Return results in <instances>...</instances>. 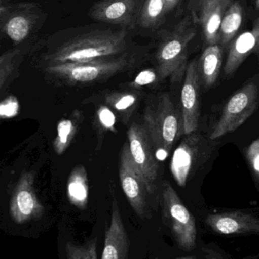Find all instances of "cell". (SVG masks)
I'll use <instances>...</instances> for the list:
<instances>
[{
	"label": "cell",
	"instance_id": "obj_1",
	"mask_svg": "<svg viewBox=\"0 0 259 259\" xmlns=\"http://www.w3.org/2000/svg\"><path fill=\"white\" fill-rule=\"evenodd\" d=\"M132 33L103 23L59 30L44 41L46 50L40 56V64L44 68L120 56L135 48Z\"/></svg>",
	"mask_w": 259,
	"mask_h": 259
},
{
	"label": "cell",
	"instance_id": "obj_2",
	"mask_svg": "<svg viewBox=\"0 0 259 259\" xmlns=\"http://www.w3.org/2000/svg\"><path fill=\"white\" fill-rule=\"evenodd\" d=\"M143 57L140 48L112 57L101 58L87 62H68L44 67L49 75L71 84L92 83L109 78L135 66Z\"/></svg>",
	"mask_w": 259,
	"mask_h": 259
},
{
	"label": "cell",
	"instance_id": "obj_3",
	"mask_svg": "<svg viewBox=\"0 0 259 259\" xmlns=\"http://www.w3.org/2000/svg\"><path fill=\"white\" fill-rule=\"evenodd\" d=\"M143 124L150 136L158 160L168 156L181 131L183 134L182 114L179 115L170 95L166 93L146 108Z\"/></svg>",
	"mask_w": 259,
	"mask_h": 259
},
{
	"label": "cell",
	"instance_id": "obj_4",
	"mask_svg": "<svg viewBox=\"0 0 259 259\" xmlns=\"http://www.w3.org/2000/svg\"><path fill=\"white\" fill-rule=\"evenodd\" d=\"M196 27L189 17L182 20L173 31L164 35L155 54L157 71L160 78L180 81L187 71L188 47L196 36Z\"/></svg>",
	"mask_w": 259,
	"mask_h": 259
},
{
	"label": "cell",
	"instance_id": "obj_5",
	"mask_svg": "<svg viewBox=\"0 0 259 259\" xmlns=\"http://www.w3.org/2000/svg\"><path fill=\"white\" fill-rule=\"evenodd\" d=\"M48 14L36 3H0V33L20 46L31 42L47 21Z\"/></svg>",
	"mask_w": 259,
	"mask_h": 259
},
{
	"label": "cell",
	"instance_id": "obj_6",
	"mask_svg": "<svg viewBox=\"0 0 259 259\" xmlns=\"http://www.w3.org/2000/svg\"><path fill=\"white\" fill-rule=\"evenodd\" d=\"M258 104V86L255 82H249L227 102L210 139L217 140L238 129L253 115Z\"/></svg>",
	"mask_w": 259,
	"mask_h": 259
},
{
	"label": "cell",
	"instance_id": "obj_7",
	"mask_svg": "<svg viewBox=\"0 0 259 259\" xmlns=\"http://www.w3.org/2000/svg\"><path fill=\"white\" fill-rule=\"evenodd\" d=\"M185 136L174 151L170 163L172 175L182 187L205 164L211 152L209 141L203 135L194 132Z\"/></svg>",
	"mask_w": 259,
	"mask_h": 259
},
{
	"label": "cell",
	"instance_id": "obj_8",
	"mask_svg": "<svg viewBox=\"0 0 259 259\" xmlns=\"http://www.w3.org/2000/svg\"><path fill=\"white\" fill-rule=\"evenodd\" d=\"M163 205L172 233L181 249L191 251L196 246V226L194 218L179 199L173 187L166 182L163 187Z\"/></svg>",
	"mask_w": 259,
	"mask_h": 259
},
{
	"label": "cell",
	"instance_id": "obj_9",
	"mask_svg": "<svg viewBox=\"0 0 259 259\" xmlns=\"http://www.w3.org/2000/svg\"><path fill=\"white\" fill-rule=\"evenodd\" d=\"M119 176L122 189L132 209L138 217L144 219L147 215V196L152 193L132 160L128 143L123 145L120 154Z\"/></svg>",
	"mask_w": 259,
	"mask_h": 259
},
{
	"label": "cell",
	"instance_id": "obj_10",
	"mask_svg": "<svg viewBox=\"0 0 259 259\" xmlns=\"http://www.w3.org/2000/svg\"><path fill=\"white\" fill-rule=\"evenodd\" d=\"M127 136L131 156L137 168L144 177L152 194L155 191L159 170L155 146L143 124L133 123L129 127Z\"/></svg>",
	"mask_w": 259,
	"mask_h": 259
},
{
	"label": "cell",
	"instance_id": "obj_11",
	"mask_svg": "<svg viewBox=\"0 0 259 259\" xmlns=\"http://www.w3.org/2000/svg\"><path fill=\"white\" fill-rule=\"evenodd\" d=\"M144 0H99L88 15L96 22L132 30L137 28Z\"/></svg>",
	"mask_w": 259,
	"mask_h": 259
},
{
	"label": "cell",
	"instance_id": "obj_12",
	"mask_svg": "<svg viewBox=\"0 0 259 259\" xmlns=\"http://www.w3.org/2000/svg\"><path fill=\"white\" fill-rule=\"evenodd\" d=\"M44 207L34 190V175L25 171L20 177L9 203V214L15 223H26L42 217Z\"/></svg>",
	"mask_w": 259,
	"mask_h": 259
},
{
	"label": "cell",
	"instance_id": "obj_13",
	"mask_svg": "<svg viewBox=\"0 0 259 259\" xmlns=\"http://www.w3.org/2000/svg\"><path fill=\"white\" fill-rule=\"evenodd\" d=\"M200 74L199 63L193 60L187 66L181 92L182 127L184 135L194 133L199 127L200 118Z\"/></svg>",
	"mask_w": 259,
	"mask_h": 259
},
{
	"label": "cell",
	"instance_id": "obj_14",
	"mask_svg": "<svg viewBox=\"0 0 259 259\" xmlns=\"http://www.w3.org/2000/svg\"><path fill=\"white\" fill-rule=\"evenodd\" d=\"M130 249L129 234L120 214L118 202H112L110 225L105 234L104 249L101 259H128Z\"/></svg>",
	"mask_w": 259,
	"mask_h": 259
},
{
	"label": "cell",
	"instance_id": "obj_15",
	"mask_svg": "<svg viewBox=\"0 0 259 259\" xmlns=\"http://www.w3.org/2000/svg\"><path fill=\"white\" fill-rule=\"evenodd\" d=\"M251 54H259V17L251 31L242 33L231 44L225 66V76L235 74Z\"/></svg>",
	"mask_w": 259,
	"mask_h": 259
},
{
	"label": "cell",
	"instance_id": "obj_16",
	"mask_svg": "<svg viewBox=\"0 0 259 259\" xmlns=\"http://www.w3.org/2000/svg\"><path fill=\"white\" fill-rule=\"evenodd\" d=\"M206 222L211 229L225 235L259 232V219L240 211L210 214Z\"/></svg>",
	"mask_w": 259,
	"mask_h": 259
},
{
	"label": "cell",
	"instance_id": "obj_17",
	"mask_svg": "<svg viewBox=\"0 0 259 259\" xmlns=\"http://www.w3.org/2000/svg\"><path fill=\"white\" fill-rule=\"evenodd\" d=\"M230 0H202L201 23L207 44L220 42V28Z\"/></svg>",
	"mask_w": 259,
	"mask_h": 259
},
{
	"label": "cell",
	"instance_id": "obj_18",
	"mask_svg": "<svg viewBox=\"0 0 259 259\" xmlns=\"http://www.w3.org/2000/svg\"><path fill=\"white\" fill-rule=\"evenodd\" d=\"M31 42L18 46L3 53L0 56V89L4 90L12 81L18 71V68L22 62L26 52L33 48Z\"/></svg>",
	"mask_w": 259,
	"mask_h": 259
},
{
	"label": "cell",
	"instance_id": "obj_19",
	"mask_svg": "<svg viewBox=\"0 0 259 259\" xmlns=\"http://www.w3.org/2000/svg\"><path fill=\"white\" fill-rule=\"evenodd\" d=\"M88 174L83 165H77L73 168L67 183V196L68 200L79 209H85L88 205Z\"/></svg>",
	"mask_w": 259,
	"mask_h": 259
},
{
	"label": "cell",
	"instance_id": "obj_20",
	"mask_svg": "<svg viewBox=\"0 0 259 259\" xmlns=\"http://www.w3.org/2000/svg\"><path fill=\"white\" fill-rule=\"evenodd\" d=\"M221 47L208 46L201 56L199 63L200 78L206 88H211L217 81L222 66Z\"/></svg>",
	"mask_w": 259,
	"mask_h": 259
},
{
	"label": "cell",
	"instance_id": "obj_21",
	"mask_svg": "<svg viewBox=\"0 0 259 259\" xmlns=\"http://www.w3.org/2000/svg\"><path fill=\"white\" fill-rule=\"evenodd\" d=\"M166 14L165 0H144L137 27L155 30L164 22Z\"/></svg>",
	"mask_w": 259,
	"mask_h": 259
},
{
	"label": "cell",
	"instance_id": "obj_22",
	"mask_svg": "<svg viewBox=\"0 0 259 259\" xmlns=\"http://www.w3.org/2000/svg\"><path fill=\"white\" fill-rule=\"evenodd\" d=\"M243 22V8L239 3L230 6L224 15L220 28V44L228 47L232 44Z\"/></svg>",
	"mask_w": 259,
	"mask_h": 259
},
{
	"label": "cell",
	"instance_id": "obj_23",
	"mask_svg": "<svg viewBox=\"0 0 259 259\" xmlns=\"http://www.w3.org/2000/svg\"><path fill=\"white\" fill-rule=\"evenodd\" d=\"M137 102L136 96L131 93L115 92L106 97V103L117 112L124 123H127L130 119Z\"/></svg>",
	"mask_w": 259,
	"mask_h": 259
},
{
	"label": "cell",
	"instance_id": "obj_24",
	"mask_svg": "<svg viewBox=\"0 0 259 259\" xmlns=\"http://www.w3.org/2000/svg\"><path fill=\"white\" fill-rule=\"evenodd\" d=\"M77 131L76 122L71 119H63L57 126V136L53 141V148L57 155H62L68 149Z\"/></svg>",
	"mask_w": 259,
	"mask_h": 259
},
{
	"label": "cell",
	"instance_id": "obj_25",
	"mask_svg": "<svg viewBox=\"0 0 259 259\" xmlns=\"http://www.w3.org/2000/svg\"><path fill=\"white\" fill-rule=\"evenodd\" d=\"M97 237L90 240L88 243L82 246H77L72 243L65 244V253L67 259H97Z\"/></svg>",
	"mask_w": 259,
	"mask_h": 259
},
{
	"label": "cell",
	"instance_id": "obj_26",
	"mask_svg": "<svg viewBox=\"0 0 259 259\" xmlns=\"http://www.w3.org/2000/svg\"><path fill=\"white\" fill-rule=\"evenodd\" d=\"M246 156L254 175L259 181V138L248 146Z\"/></svg>",
	"mask_w": 259,
	"mask_h": 259
},
{
	"label": "cell",
	"instance_id": "obj_27",
	"mask_svg": "<svg viewBox=\"0 0 259 259\" xmlns=\"http://www.w3.org/2000/svg\"><path fill=\"white\" fill-rule=\"evenodd\" d=\"M158 78V74L154 70L146 69L141 71L132 82V88H141L155 83Z\"/></svg>",
	"mask_w": 259,
	"mask_h": 259
},
{
	"label": "cell",
	"instance_id": "obj_28",
	"mask_svg": "<svg viewBox=\"0 0 259 259\" xmlns=\"http://www.w3.org/2000/svg\"><path fill=\"white\" fill-rule=\"evenodd\" d=\"M99 121L106 129L115 130V115L108 108L101 107L98 111Z\"/></svg>",
	"mask_w": 259,
	"mask_h": 259
},
{
	"label": "cell",
	"instance_id": "obj_29",
	"mask_svg": "<svg viewBox=\"0 0 259 259\" xmlns=\"http://www.w3.org/2000/svg\"><path fill=\"white\" fill-rule=\"evenodd\" d=\"M179 0H165L166 13L171 12L176 7Z\"/></svg>",
	"mask_w": 259,
	"mask_h": 259
},
{
	"label": "cell",
	"instance_id": "obj_30",
	"mask_svg": "<svg viewBox=\"0 0 259 259\" xmlns=\"http://www.w3.org/2000/svg\"><path fill=\"white\" fill-rule=\"evenodd\" d=\"M255 6L257 9H259V0H255Z\"/></svg>",
	"mask_w": 259,
	"mask_h": 259
},
{
	"label": "cell",
	"instance_id": "obj_31",
	"mask_svg": "<svg viewBox=\"0 0 259 259\" xmlns=\"http://www.w3.org/2000/svg\"><path fill=\"white\" fill-rule=\"evenodd\" d=\"M176 259H195L193 257H184V258H179Z\"/></svg>",
	"mask_w": 259,
	"mask_h": 259
},
{
	"label": "cell",
	"instance_id": "obj_32",
	"mask_svg": "<svg viewBox=\"0 0 259 259\" xmlns=\"http://www.w3.org/2000/svg\"><path fill=\"white\" fill-rule=\"evenodd\" d=\"M10 0H1L2 3H8Z\"/></svg>",
	"mask_w": 259,
	"mask_h": 259
}]
</instances>
